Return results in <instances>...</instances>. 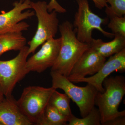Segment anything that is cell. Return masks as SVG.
<instances>
[{
  "instance_id": "4",
  "label": "cell",
  "mask_w": 125,
  "mask_h": 125,
  "mask_svg": "<svg viewBox=\"0 0 125 125\" xmlns=\"http://www.w3.org/2000/svg\"><path fill=\"white\" fill-rule=\"evenodd\" d=\"M52 86L56 89L62 90L70 99L75 103L79 109L81 117L88 115L94 106L95 98L98 90L89 83L80 87L74 84L66 76L51 71Z\"/></svg>"
},
{
  "instance_id": "9",
  "label": "cell",
  "mask_w": 125,
  "mask_h": 125,
  "mask_svg": "<svg viewBox=\"0 0 125 125\" xmlns=\"http://www.w3.org/2000/svg\"><path fill=\"white\" fill-rule=\"evenodd\" d=\"M60 38H51L42 44L40 50L27 60L26 67L30 72L40 73L51 67L55 62L60 49Z\"/></svg>"
},
{
  "instance_id": "21",
  "label": "cell",
  "mask_w": 125,
  "mask_h": 125,
  "mask_svg": "<svg viewBox=\"0 0 125 125\" xmlns=\"http://www.w3.org/2000/svg\"><path fill=\"white\" fill-rule=\"evenodd\" d=\"M125 116L117 117L108 121L103 125H125Z\"/></svg>"
},
{
  "instance_id": "7",
  "label": "cell",
  "mask_w": 125,
  "mask_h": 125,
  "mask_svg": "<svg viewBox=\"0 0 125 125\" xmlns=\"http://www.w3.org/2000/svg\"><path fill=\"white\" fill-rule=\"evenodd\" d=\"M28 48L26 46L23 47L11 60H0V85L5 97L12 96L17 84L30 72L26 67Z\"/></svg>"
},
{
  "instance_id": "12",
  "label": "cell",
  "mask_w": 125,
  "mask_h": 125,
  "mask_svg": "<svg viewBox=\"0 0 125 125\" xmlns=\"http://www.w3.org/2000/svg\"><path fill=\"white\" fill-rule=\"evenodd\" d=\"M0 123L2 125H33L21 111L13 95L0 102Z\"/></svg>"
},
{
  "instance_id": "23",
  "label": "cell",
  "mask_w": 125,
  "mask_h": 125,
  "mask_svg": "<svg viewBox=\"0 0 125 125\" xmlns=\"http://www.w3.org/2000/svg\"><path fill=\"white\" fill-rule=\"evenodd\" d=\"M3 92H2V89L0 85V102L4 99L5 98Z\"/></svg>"
},
{
  "instance_id": "18",
  "label": "cell",
  "mask_w": 125,
  "mask_h": 125,
  "mask_svg": "<svg viewBox=\"0 0 125 125\" xmlns=\"http://www.w3.org/2000/svg\"><path fill=\"white\" fill-rule=\"evenodd\" d=\"M110 6L106 7L105 12L108 17L116 15L123 16L125 14V0H105Z\"/></svg>"
},
{
  "instance_id": "8",
  "label": "cell",
  "mask_w": 125,
  "mask_h": 125,
  "mask_svg": "<svg viewBox=\"0 0 125 125\" xmlns=\"http://www.w3.org/2000/svg\"><path fill=\"white\" fill-rule=\"evenodd\" d=\"M30 0H20L13 4L11 10L1 11L0 14V34L11 32H20L27 30L29 25L22 21L35 15L34 11L27 9H32Z\"/></svg>"
},
{
  "instance_id": "19",
  "label": "cell",
  "mask_w": 125,
  "mask_h": 125,
  "mask_svg": "<svg viewBox=\"0 0 125 125\" xmlns=\"http://www.w3.org/2000/svg\"><path fill=\"white\" fill-rule=\"evenodd\" d=\"M108 27L113 34L125 37V17L113 15L109 16Z\"/></svg>"
},
{
  "instance_id": "3",
  "label": "cell",
  "mask_w": 125,
  "mask_h": 125,
  "mask_svg": "<svg viewBox=\"0 0 125 125\" xmlns=\"http://www.w3.org/2000/svg\"><path fill=\"white\" fill-rule=\"evenodd\" d=\"M56 90L52 87H25L17 104L21 111L33 125H39L52 93Z\"/></svg>"
},
{
  "instance_id": "14",
  "label": "cell",
  "mask_w": 125,
  "mask_h": 125,
  "mask_svg": "<svg viewBox=\"0 0 125 125\" xmlns=\"http://www.w3.org/2000/svg\"><path fill=\"white\" fill-rule=\"evenodd\" d=\"M27 39L22 32H11L0 34V56L10 51H20L25 46Z\"/></svg>"
},
{
  "instance_id": "2",
  "label": "cell",
  "mask_w": 125,
  "mask_h": 125,
  "mask_svg": "<svg viewBox=\"0 0 125 125\" xmlns=\"http://www.w3.org/2000/svg\"><path fill=\"white\" fill-rule=\"evenodd\" d=\"M103 86L105 90L103 93L98 92L94 102L100 112L102 125L117 117L125 116V110H118L125 94V78L122 75L107 77Z\"/></svg>"
},
{
  "instance_id": "5",
  "label": "cell",
  "mask_w": 125,
  "mask_h": 125,
  "mask_svg": "<svg viewBox=\"0 0 125 125\" xmlns=\"http://www.w3.org/2000/svg\"><path fill=\"white\" fill-rule=\"evenodd\" d=\"M30 4L37 18L38 23L36 33L28 43L29 55L31 53L34 54L37 48L47 40L54 38L59 26L57 12L55 10L48 12L46 2L31 1Z\"/></svg>"
},
{
  "instance_id": "24",
  "label": "cell",
  "mask_w": 125,
  "mask_h": 125,
  "mask_svg": "<svg viewBox=\"0 0 125 125\" xmlns=\"http://www.w3.org/2000/svg\"><path fill=\"white\" fill-rule=\"evenodd\" d=\"M0 125H1V123H0Z\"/></svg>"
},
{
  "instance_id": "13",
  "label": "cell",
  "mask_w": 125,
  "mask_h": 125,
  "mask_svg": "<svg viewBox=\"0 0 125 125\" xmlns=\"http://www.w3.org/2000/svg\"><path fill=\"white\" fill-rule=\"evenodd\" d=\"M101 55L105 58L111 56L125 48V37L115 34L113 40L104 42L100 39H93L90 44Z\"/></svg>"
},
{
  "instance_id": "20",
  "label": "cell",
  "mask_w": 125,
  "mask_h": 125,
  "mask_svg": "<svg viewBox=\"0 0 125 125\" xmlns=\"http://www.w3.org/2000/svg\"><path fill=\"white\" fill-rule=\"evenodd\" d=\"M48 11L50 13L55 10L57 13H64L66 12V10L59 4L56 0H51L49 4H47Z\"/></svg>"
},
{
  "instance_id": "1",
  "label": "cell",
  "mask_w": 125,
  "mask_h": 125,
  "mask_svg": "<svg viewBox=\"0 0 125 125\" xmlns=\"http://www.w3.org/2000/svg\"><path fill=\"white\" fill-rule=\"evenodd\" d=\"M71 23L66 21L59 26L61 35L60 49L57 59L51 71L68 77L80 57L90 47L76 37L75 29Z\"/></svg>"
},
{
  "instance_id": "15",
  "label": "cell",
  "mask_w": 125,
  "mask_h": 125,
  "mask_svg": "<svg viewBox=\"0 0 125 125\" xmlns=\"http://www.w3.org/2000/svg\"><path fill=\"white\" fill-rule=\"evenodd\" d=\"M69 118L62 115L49 103L45 109L39 125H67Z\"/></svg>"
},
{
  "instance_id": "11",
  "label": "cell",
  "mask_w": 125,
  "mask_h": 125,
  "mask_svg": "<svg viewBox=\"0 0 125 125\" xmlns=\"http://www.w3.org/2000/svg\"><path fill=\"white\" fill-rule=\"evenodd\" d=\"M106 61L96 50L90 47L80 57L72 68L68 78H84L99 71Z\"/></svg>"
},
{
  "instance_id": "22",
  "label": "cell",
  "mask_w": 125,
  "mask_h": 125,
  "mask_svg": "<svg viewBox=\"0 0 125 125\" xmlns=\"http://www.w3.org/2000/svg\"><path fill=\"white\" fill-rule=\"evenodd\" d=\"M95 6L99 9H102L108 6L107 3L105 0H92Z\"/></svg>"
},
{
  "instance_id": "16",
  "label": "cell",
  "mask_w": 125,
  "mask_h": 125,
  "mask_svg": "<svg viewBox=\"0 0 125 125\" xmlns=\"http://www.w3.org/2000/svg\"><path fill=\"white\" fill-rule=\"evenodd\" d=\"M70 100L66 94L61 93L55 90L51 96L49 103L62 115L69 118L73 114L70 106Z\"/></svg>"
},
{
  "instance_id": "6",
  "label": "cell",
  "mask_w": 125,
  "mask_h": 125,
  "mask_svg": "<svg viewBox=\"0 0 125 125\" xmlns=\"http://www.w3.org/2000/svg\"><path fill=\"white\" fill-rule=\"evenodd\" d=\"M78 11L74 16L73 26L75 28L76 37L81 42L90 45L93 39L92 31L96 29L107 37H114V34L105 31L102 25L106 23L107 19L101 18L93 13L89 7L88 0H76Z\"/></svg>"
},
{
  "instance_id": "17",
  "label": "cell",
  "mask_w": 125,
  "mask_h": 125,
  "mask_svg": "<svg viewBox=\"0 0 125 125\" xmlns=\"http://www.w3.org/2000/svg\"><path fill=\"white\" fill-rule=\"evenodd\" d=\"M67 123L68 125H101V114L98 108L94 106L84 117L79 118L72 114Z\"/></svg>"
},
{
  "instance_id": "10",
  "label": "cell",
  "mask_w": 125,
  "mask_h": 125,
  "mask_svg": "<svg viewBox=\"0 0 125 125\" xmlns=\"http://www.w3.org/2000/svg\"><path fill=\"white\" fill-rule=\"evenodd\" d=\"M125 71V48L110 56L99 71L94 75L84 78H67L73 83L84 82L89 83L95 87L98 92L103 93L105 90L103 86L104 80L114 71L122 72Z\"/></svg>"
}]
</instances>
